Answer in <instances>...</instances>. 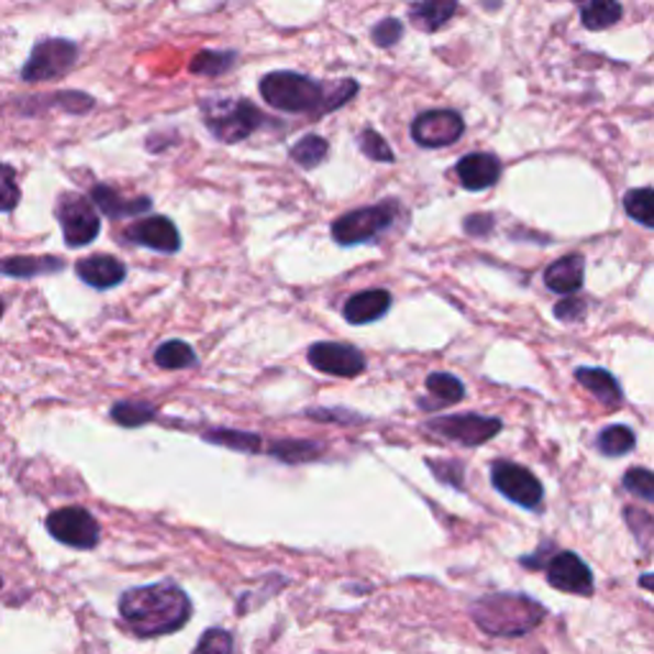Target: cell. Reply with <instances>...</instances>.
Masks as SVG:
<instances>
[{
  "label": "cell",
  "instance_id": "1",
  "mask_svg": "<svg viewBox=\"0 0 654 654\" xmlns=\"http://www.w3.org/2000/svg\"><path fill=\"white\" fill-rule=\"evenodd\" d=\"M192 613L187 594L175 583H154L146 588L125 590L121 617L138 636H162L182 629Z\"/></svg>",
  "mask_w": 654,
  "mask_h": 654
},
{
  "label": "cell",
  "instance_id": "2",
  "mask_svg": "<svg viewBox=\"0 0 654 654\" xmlns=\"http://www.w3.org/2000/svg\"><path fill=\"white\" fill-rule=\"evenodd\" d=\"M258 90L271 108L284 110V113L325 115L343 108L351 98H356L358 85L353 80L322 85L297 73H271L264 77Z\"/></svg>",
  "mask_w": 654,
  "mask_h": 654
},
{
  "label": "cell",
  "instance_id": "3",
  "mask_svg": "<svg viewBox=\"0 0 654 654\" xmlns=\"http://www.w3.org/2000/svg\"><path fill=\"white\" fill-rule=\"evenodd\" d=\"M542 617H545V609L537 601L517 594L480 598L473 609L476 624L494 636H522L532 632Z\"/></svg>",
  "mask_w": 654,
  "mask_h": 654
},
{
  "label": "cell",
  "instance_id": "4",
  "mask_svg": "<svg viewBox=\"0 0 654 654\" xmlns=\"http://www.w3.org/2000/svg\"><path fill=\"white\" fill-rule=\"evenodd\" d=\"M202 118L208 131L223 144H241L254 136L256 131L266 129L271 118H266L256 106L248 100L233 98V100H204L202 102Z\"/></svg>",
  "mask_w": 654,
  "mask_h": 654
},
{
  "label": "cell",
  "instance_id": "5",
  "mask_svg": "<svg viewBox=\"0 0 654 654\" xmlns=\"http://www.w3.org/2000/svg\"><path fill=\"white\" fill-rule=\"evenodd\" d=\"M397 220V202L384 200L374 208H361L345 212L333 223V239L341 246H358V243L376 241L378 235L389 231Z\"/></svg>",
  "mask_w": 654,
  "mask_h": 654
},
{
  "label": "cell",
  "instance_id": "6",
  "mask_svg": "<svg viewBox=\"0 0 654 654\" xmlns=\"http://www.w3.org/2000/svg\"><path fill=\"white\" fill-rule=\"evenodd\" d=\"M80 49L69 38H44L31 49V57L21 69L23 82H49L65 77L75 67Z\"/></svg>",
  "mask_w": 654,
  "mask_h": 654
},
{
  "label": "cell",
  "instance_id": "7",
  "mask_svg": "<svg viewBox=\"0 0 654 654\" xmlns=\"http://www.w3.org/2000/svg\"><path fill=\"white\" fill-rule=\"evenodd\" d=\"M57 218L69 248H82L98 239L100 218L92 200L77 192H65L57 200Z\"/></svg>",
  "mask_w": 654,
  "mask_h": 654
},
{
  "label": "cell",
  "instance_id": "8",
  "mask_svg": "<svg viewBox=\"0 0 654 654\" xmlns=\"http://www.w3.org/2000/svg\"><path fill=\"white\" fill-rule=\"evenodd\" d=\"M46 530H49L52 537L59 540L62 545H69L77 550H90L98 545L100 540L98 522H95L88 511L77 507L54 511V514H49V519H46Z\"/></svg>",
  "mask_w": 654,
  "mask_h": 654
},
{
  "label": "cell",
  "instance_id": "9",
  "mask_svg": "<svg viewBox=\"0 0 654 654\" xmlns=\"http://www.w3.org/2000/svg\"><path fill=\"white\" fill-rule=\"evenodd\" d=\"M491 480L509 501H514L524 509L540 507L542 496H545V488H542L540 480L530 470L511 461H496L491 466Z\"/></svg>",
  "mask_w": 654,
  "mask_h": 654
},
{
  "label": "cell",
  "instance_id": "10",
  "mask_svg": "<svg viewBox=\"0 0 654 654\" xmlns=\"http://www.w3.org/2000/svg\"><path fill=\"white\" fill-rule=\"evenodd\" d=\"M428 430L445 440H455L461 445H484L486 440L501 432V422L496 417L480 414H453L428 422Z\"/></svg>",
  "mask_w": 654,
  "mask_h": 654
},
{
  "label": "cell",
  "instance_id": "11",
  "mask_svg": "<svg viewBox=\"0 0 654 654\" xmlns=\"http://www.w3.org/2000/svg\"><path fill=\"white\" fill-rule=\"evenodd\" d=\"M466 131L461 113L455 110H428L412 123V138L422 148H445L455 144Z\"/></svg>",
  "mask_w": 654,
  "mask_h": 654
},
{
  "label": "cell",
  "instance_id": "12",
  "mask_svg": "<svg viewBox=\"0 0 654 654\" xmlns=\"http://www.w3.org/2000/svg\"><path fill=\"white\" fill-rule=\"evenodd\" d=\"M310 364L322 374L330 376H358L366 368L364 353L353 348V345L343 343H314L310 353H307Z\"/></svg>",
  "mask_w": 654,
  "mask_h": 654
},
{
  "label": "cell",
  "instance_id": "13",
  "mask_svg": "<svg viewBox=\"0 0 654 654\" xmlns=\"http://www.w3.org/2000/svg\"><path fill=\"white\" fill-rule=\"evenodd\" d=\"M547 580L550 586L563 590V594H594V573L573 553H557L553 561H547Z\"/></svg>",
  "mask_w": 654,
  "mask_h": 654
},
{
  "label": "cell",
  "instance_id": "14",
  "mask_svg": "<svg viewBox=\"0 0 654 654\" xmlns=\"http://www.w3.org/2000/svg\"><path fill=\"white\" fill-rule=\"evenodd\" d=\"M125 239L131 243H138V246L159 251V254H177V251L182 248V239H179L177 225L171 223L169 218L162 215L144 218L138 220V223H133L129 231H125Z\"/></svg>",
  "mask_w": 654,
  "mask_h": 654
},
{
  "label": "cell",
  "instance_id": "15",
  "mask_svg": "<svg viewBox=\"0 0 654 654\" xmlns=\"http://www.w3.org/2000/svg\"><path fill=\"white\" fill-rule=\"evenodd\" d=\"M455 171H458L463 187L470 189V192H484V189L499 182L501 162L494 154H468L458 162Z\"/></svg>",
  "mask_w": 654,
  "mask_h": 654
},
{
  "label": "cell",
  "instance_id": "16",
  "mask_svg": "<svg viewBox=\"0 0 654 654\" xmlns=\"http://www.w3.org/2000/svg\"><path fill=\"white\" fill-rule=\"evenodd\" d=\"M77 277L95 289H113L125 279V266L113 256L98 254L77 262Z\"/></svg>",
  "mask_w": 654,
  "mask_h": 654
},
{
  "label": "cell",
  "instance_id": "17",
  "mask_svg": "<svg viewBox=\"0 0 654 654\" xmlns=\"http://www.w3.org/2000/svg\"><path fill=\"white\" fill-rule=\"evenodd\" d=\"M90 200L95 208H100L108 218H131L141 215L152 208V200L148 197H123L115 187L108 185H95L90 192Z\"/></svg>",
  "mask_w": 654,
  "mask_h": 654
},
{
  "label": "cell",
  "instance_id": "18",
  "mask_svg": "<svg viewBox=\"0 0 654 654\" xmlns=\"http://www.w3.org/2000/svg\"><path fill=\"white\" fill-rule=\"evenodd\" d=\"M389 307H391L389 291L372 289L351 297L343 307V314L351 325H366V322H376L378 318H384V314L389 312Z\"/></svg>",
  "mask_w": 654,
  "mask_h": 654
},
{
  "label": "cell",
  "instance_id": "19",
  "mask_svg": "<svg viewBox=\"0 0 654 654\" xmlns=\"http://www.w3.org/2000/svg\"><path fill=\"white\" fill-rule=\"evenodd\" d=\"M458 11V0H417L409 5V21L420 31H440L445 29Z\"/></svg>",
  "mask_w": 654,
  "mask_h": 654
},
{
  "label": "cell",
  "instance_id": "20",
  "mask_svg": "<svg viewBox=\"0 0 654 654\" xmlns=\"http://www.w3.org/2000/svg\"><path fill=\"white\" fill-rule=\"evenodd\" d=\"M583 277H586V262L583 256L570 254L547 266L545 284L555 295H573L583 287Z\"/></svg>",
  "mask_w": 654,
  "mask_h": 654
},
{
  "label": "cell",
  "instance_id": "21",
  "mask_svg": "<svg viewBox=\"0 0 654 654\" xmlns=\"http://www.w3.org/2000/svg\"><path fill=\"white\" fill-rule=\"evenodd\" d=\"M65 269V262L54 256H13L0 258V274L15 279L44 277V274H57Z\"/></svg>",
  "mask_w": 654,
  "mask_h": 654
},
{
  "label": "cell",
  "instance_id": "22",
  "mask_svg": "<svg viewBox=\"0 0 654 654\" xmlns=\"http://www.w3.org/2000/svg\"><path fill=\"white\" fill-rule=\"evenodd\" d=\"M575 378H578V384L586 386L598 401H603L606 407H619L621 399H624L617 378H613L609 372H603V368H578V372H575Z\"/></svg>",
  "mask_w": 654,
  "mask_h": 654
},
{
  "label": "cell",
  "instance_id": "23",
  "mask_svg": "<svg viewBox=\"0 0 654 654\" xmlns=\"http://www.w3.org/2000/svg\"><path fill=\"white\" fill-rule=\"evenodd\" d=\"M575 5L580 11L583 26L590 31L611 29L613 23L621 21V13H624L619 0H575Z\"/></svg>",
  "mask_w": 654,
  "mask_h": 654
},
{
  "label": "cell",
  "instance_id": "24",
  "mask_svg": "<svg viewBox=\"0 0 654 654\" xmlns=\"http://www.w3.org/2000/svg\"><path fill=\"white\" fill-rule=\"evenodd\" d=\"M330 152L328 141L318 136V133H310V136H302L297 141L295 146H291V159H295L302 169H314L320 167L322 159H325Z\"/></svg>",
  "mask_w": 654,
  "mask_h": 654
},
{
  "label": "cell",
  "instance_id": "25",
  "mask_svg": "<svg viewBox=\"0 0 654 654\" xmlns=\"http://www.w3.org/2000/svg\"><path fill=\"white\" fill-rule=\"evenodd\" d=\"M428 391L435 397V401L428 407H445V404H455L466 397V386H463L458 378L451 374H432L428 376Z\"/></svg>",
  "mask_w": 654,
  "mask_h": 654
},
{
  "label": "cell",
  "instance_id": "26",
  "mask_svg": "<svg viewBox=\"0 0 654 654\" xmlns=\"http://www.w3.org/2000/svg\"><path fill=\"white\" fill-rule=\"evenodd\" d=\"M596 445L609 458H621V455H627L634 447V432L624 428V424H611V428H606L598 435Z\"/></svg>",
  "mask_w": 654,
  "mask_h": 654
},
{
  "label": "cell",
  "instance_id": "27",
  "mask_svg": "<svg viewBox=\"0 0 654 654\" xmlns=\"http://www.w3.org/2000/svg\"><path fill=\"white\" fill-rule=\"evenodd\" d=\"M624 210L627 215L642 223L644 228L654 225V195L650 187H640V189H629L624 195Z\"/></svg>",
  "mask_w": 654,
  "mask_h": 654
},
{
  "label": "cell",
  "instance_id": "28",
  "mask_svg": "<svg viewBox=\"0 0 654 654\" xmlns=\"http://www.w3.org/2000/svg\"><path fill=\"white\" fill-rule=\"evenodd\" d=\"M235 59H239V54H235V52H200L192 59L189 69H192L195 75L218 77V75L228 73V69H233Z\"/></svg>",
  "mask_w": 654,
  "mask_h": 654
},
{
  "label": "cell",
  "instance_id": "29",
  "mask_svg": "<svg viewBox=\"0 0 654 654\" xmlns=\"http://www.w3.org/2000/svg\"><path fill=\"white\" fill-rule=\"evenodd\" d=\"M110 414H113V420L123 424V428H138V424L154 420L156 409L154 404H146V401H118Z\"/></svg>",
  "mask_w": 654,
  "mask_h": 654
},
{
  "label": "cell",
  "instance_id": "30",
  "mask_svg": "<svg viewBox=\"0 0 654 654\" xmlns=\"http://www.w3.org/2000/svg\"><path fill=\"white\" fill-rule=\"evenodd\" d=\"M154 358H156V366L177 372V368H187L195 364V351L182 341H169L159 345V351H156Z\"/></svg>",
  "mask_w": 654,
  "mask_h": 654
},
{
  "label": "cell",
  "instance_id": "31",
  "mask_svg": "<svg viewBox=\"0 0 654 654\" xmlns=\"http://www.w3.org/2000/svg\"><path fill=\"white\" fill-rule=\"evenodd\" d=\"M358 146H361V152L368 156V159L381 162V164L393 162V152L389 148V144H386L381 133H376L374 129H366L358 133Z\"/></svg>",
  "mask_w": 654,
  "mask_h": 654
},
{
  "label": "cell",
  "instance_id": "32",
  "mask_svg": "<svg viewBox=\"0 0 654 654\" xmlns=\"http://www.w3.org/2000/svg\"><path fill=\"white\" fill-rule=\"evenodd\" d=\"M204 440H210V443H215V445L233 447V451H248V453H254V451H258V447H262L256 435H246V432H233V430L208 432Z\"/></svg>",
  "mask_w": 654,
  "mask_h": 654
},
{
  "label": "cell",
  "instance_id": "33",
  "mask_svg": "<svg viewBox=\"0 0 654 654\" xmlns=\"http://www.w3.org/2000/svg\"><path fill=\"white\" fill-rule=\"evenodd\" d=\"M21 200V189L15 185V169L11 164H0V212H11Z\"/></svg>",
  "mask_w": 654,
  "mask_h": 654
},
{
  "label": "cell",
  "instance_id": "34",
  "mask_svg": "<svg viewBox=\"0 0 654 654\" xmlns=\"http://www.w3.org/2000/svg\"><path fill=\"white\" fill-rule=\"evenodd\" d=\"M192 654H233V636L223 632V629H210V632L202 634Z\"/></svg>",
  "mask_w": 654,
  "mask_h": 654
},
{
  "label": "cell",
  "instance_id": "35",
  "mask_svg": "<svg viewBox=\"0 0 654 654\" xmlns=\"http://www.w3.org/2000/svg\"><path fill=\"white\" fill-rule=\"evenodd\" d=\"M624 488L644 501H654V476L647 468H634L624 476Z\"/></svg>",
  "mask_w": 654,
  "mask_h": 654
},
{
  "label": "cell",
  "instance_id": "36",
  "mask_svg": "<svg viewBox=\"0 0 654 654\" xmlns=\"http://www.w3.org/2000/svg\"><path fill=\"white\" fill-rule=\"evenodd\" d=\"M372 36H374L376 46H384L386 49V46H393L401 36H404V26H401V21H397V19H384L376 23Z\"/></svg>",
  "mask_w": 654,
  "mask_h": 654
},
{
  "label": "cell",
  "instance_id": "37",
  "mask_svg": "<svg viewBox=\"0 0 654 654\" xmlns=\"http://www.w3.org/2000/svg\"><path fill=\"white\" fill-rule=\"evenodd\" d=\"M274 453H277L281 461L299 463V461L312 458V455L318 453V447L310 445V443H297V440H289V443H281V445L274 447Z\"/></svg>",
  "mask_w": 654,
  "mask_h": 654
},
{
  "label": "cell",
  "instance_id": "38",
  "mask_svg": "<svg viewBox=\"0 0 654 654\" xmlns=\"http://www.w3.org/2000/svg\"><path fill=\"white\" fill-rule=\"evenodd\" d=\"M428 466H430L432 470H435V476H437L440 480H443V484L461 486V480H463V466H461V463H451V461H447V466L443 468L435 458H430V461H428Z\"/></svg>",
  "mask_w": 654,
  "mask_h": 654
},
{
  "label": "cell",
  "instance_id": "39",
  "mask_svg": "<svg viewBox=\"0 0 654 654\" xmlns=\"http://www.w3.org/2000/svg\"><path fill=\"white\" fill-rule=\"evenodd\" d=\"M555 314H557V318H561L563 322L583 320V314H586V302H583V299L567 297V299H563L561 304L555 307Z\"/></svg>",
  "mask_w": 654,
  "mask_h": 654
},
{
  "label": "cell",
  "instance_id": "40",
  "mask_svg": "<svg viewBox=\"0 0 654 654\" xmlns=\"http://www.w3.org/2000/svg\"><path fill=\"white\" fill-rule=\"evenodd\" d=\"M494 228L491 215H473L466 220V233L470 235H486Z\"/></svg>",
  "mask_w": 654,
  "mask_h": 654
},
{
  "label": "cell",
  "instance_id": "41",
  "mask_svg": "<svg viewBox=\"0 0 654 654\" xmlns=\"http://www.w3.org/2000/svg\"><path fill=\"white\" fill-rule=\"evenodd\" d=\"M642 586H644V588H652V575H644V578H642Z\"/></svg>",
  "mask_w": 654,
  "mask_h": 654
},
{
  "label": "cell",
  "instance_id": "42",
  "mask_svg": "<svg viewBox=\"0 0 654 654\" xmlns=\"http://www.w3.org/2000/svg\"><path fill=\"white\" fill-rule=\"evenodd\" d=\"M0 314H3V302H0Z\"/></svg>",
  "mask_w": 654,
  "mask_h": 654
},
{
  "label": "cell",
  "instance_id": "43",
  "mask_svg": "<svg viewBox=\"0 0 654 654\" xmlns=\"http://www.w3.org/2000/svg\"><path fill=\"white\" fill-rule=\"evenodd\" d=\"M0 586H3V580H0Z\"/></svg>",
  "mask_w": 654,
  "mask_h": 654
}]
</instances>
